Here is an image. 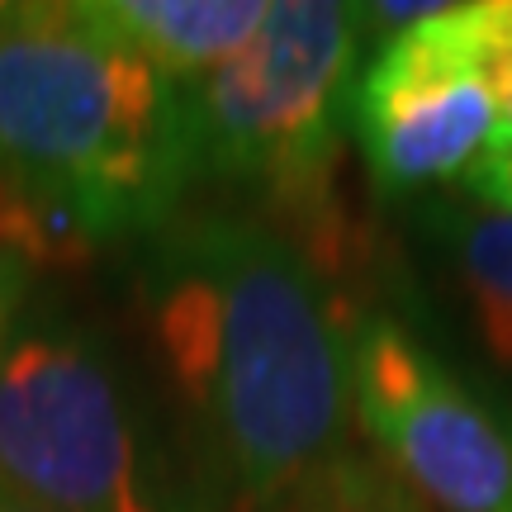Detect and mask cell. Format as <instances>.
<instances>
[{"label":"cell","mask_w":512,"mask_h":512,"mask_svg":"<svg viewBox=\"0 0 512 512\" xmlns=\"http://www.w3.org/2000/svg\"><path fill=\"white\" fill-rule=\"evenodd\" d=\"M138 304L204 512H294L356 475L351 342L294 238L252 214L171 219L147 238Z\"/></svg>","instance_id":"cell-1"},{"label":"cell","mask_w":512,"mask_h":512,"mask_svg":"<svg viewBox=\"0 0 512 512\" xmlns=\"http://www.w3.org/2000/svg\"><path fill=\"white\" fill-rule=\"evenodd\" d=\"M0 176L62 204L100 247L152 238L195 181L181 86L95 0L5 5Z\"/></svg>","instance_id":"cell-2"},{"label":"cell","mask_w":512,"mask_h":512,"mask_svg":"<svg viewBox=\"0 0 512 512\" xmlns=\"http://www.w3.org/2000/svg\"><path fill=\"white\" fill-rule=\"evenodd\" d=\"M361 5L271 0L261 34L219 72L181 86L195 176L247 190L271 209V228L304 233L313 266L342 223L332 181L342 162V124L361 67Z\"/></svg>","instance_id":"cell-3"},{"label":"cell","mask_w":512,"mask_h":512,"mask_svg":"<svg viewBox=\"0 0 512 512\" xmlns=\"http://www.w3.org/2000/svg\"><path fill=\"white\" fill-rule=\"evenodd\" d=\"M0 484L53 512H204L124 361L62 313L0 356Z\"/></svg>","instance_id":"cell-4"},{"label":"cell","mask_w":512,"mask_h":512,"mask_svg":"<svg viewBox=\"0 0 512 512\" xmlns=\"http://www.w3.org/2000/svg\"><path fill=\"white\" fill-rule=\"evenodd\" d=\"M351 342V408L366 437L441 512H512V432L389 313H361Z\"/></svg>","instance_id":"cell-5"},{"label":"cell","mask_w":512,"mask_h":512,"mask_svg":"<svg viewBox=\"0 0 512 512\" xmlns=\"http://www.w3.org/2000/svg\"><path fill=\"white\" fill-rule=\"evenodd\" d=\"M351 133L380 195H413L465 181L498 138V105L484 81L470 5H441L389 34L351 91Z\"/></svg>","instance_id":"cell-6"},{"label":"cell","mask_w":512,"mask_h":512,"mask_svg":"<svg viewBox=\"0 0 512 512\" xmlns=\"http://www.w3.org/2000/svg\"><path fill=\"white\" fill-rule=\"evenodd\" d=\"M95 5L176 86H190L233 62L271 15V0H95Z\"/></svg>","instance_id":"cell-7"},{"label":"cell","mask_w":512,"mask_h":512,"mask_svg":"<svg viewBox=\"0 0 512 512\" xmlns=\"http://www.w3.org/2000/svg\"><path fill=\"white\" fill-rule=\"evenodd\" d=\"M427 228L451 256L460 299L484 351L512 370V209L437 200L427 209Z\"/></svg>","instance_id":"cell-8"},{"label":"cell","mask_w":512,"mask_h":512,"mask_svg":"<svg viewBox=\"0 0 512 512\" xmlns=\"http://www.w3.org/2000/svg\"><path fill=\"white\" fill-rule=\"evenodd\" d=\"M0 252H10L24 266L76 271L100 252V242L62 204L43 200V195L0 176Z\"/></svg>","instance_id":"cell-9"},{"label":"cell","mask_w":512,"mask_h":512,"mask_svg":"<svg viewBox=\"0 0 512 512\" xmlns=\"http://www.w3.org/2000/svg\"><path fill=\"white\" fill-rule=\"evenodd\" d=\"M470 24H475L479 67L498 105L494 152H503L512 147V0H470Z\"/></svg>","instance_id":"cell-10"},{"label":"cell","mask_w":512,"mask_h":512,"mask_svg":"<svg viewBox=\"0 0 512 512\" xmlns=\"http://www.w3.org/2000/svg\"><path fill=\"white\" fill-rule=\"evenodd\" d=\"M24 304H29V266L0 252V356L10 351L19 323H24Z\"/></svg>","instance_id":"cell-11"},{"label":"cell","mask_w":512,"mask_h":512,"mask_svg":"<svg viewBox=\"0 0 512 512\" xmlns=\"http://www.w3.org/2000/svg\"><path fill=\"white\" fill-rule=\"evenodd\" d=\"M465 190L475 195L479 204H494V209H512V147L503 152H489L484 162L465 176Z\"/></svg>","instance_id":"cell-12"},{"label":"cell","mask_w":512,"mask_h":512,"mask_svg":"<svg viewBox=\"0 0 512 512\" xmlns=\"http://www.w3.org/2000/svg\"><path fill=\"white\" fill-rule=\"evenodd\" d=\"M366 512H418V508L403 498V489L384 484L380 475H370L366 479Z\"/></svg>","instance_id":"cell-13"},{"label":"cell","mask_w":512,"mask_h":512,"mask_svg":"<svg viewBox=\"0 0 512 512\" xmlns=\"http://www.w3.org/2000/svg\"><path fill=\"white\" fill-rule=\"evenodd\" d=\"M0 512H53V508H43V503H34V498H24L19 489H10V484H0Z\"/></svg>","instance_id":"cell-14"}]
</instances>
